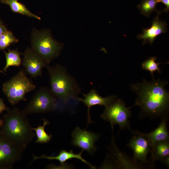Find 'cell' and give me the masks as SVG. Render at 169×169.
Returning <instances> with one entry per match:
<instances>
[{
	"label": "cell",
	"mask_w": 169,
	"mask_h": 169,
	"mask_svg": "<svg viewBox=\"0 0 169 169\" xmlns=\"http://www.w3.org/2000/svg\"><path fill=\"white\" fill-rule=\"evenodd\" d=\"M9 108L5 105L3 100L0 98V114L4 111H7Z\"/></svg>",
	"instance_id": "24"
},
{
	"label": "cell",
	"mask_w": 169,
	"mask_h": 169,
	"mask_svg": "<svg viewBox=\"0 0 169 169\" xmlns=\"http://www.w3.org/2000/svg\"><path fill=\"white\" fill-rule=\"evenodd\" d=\"M153 80H144L141 83L131 85L137 96L135 105L140 107L145 116L161 119L168 118L169 94L165 88L168 83L160 79Z\"/></svg>",
	"instance_id": "1"
},
{
	"label": "cell",
	"mask_w": 169,
	"mask_h": 169,
	"mask_svg": "<svg viewBox=\"0 0 169 169\" xmlns=\"http://www.w3.org/2000/svg\"><path fill=\"white\" fill-rule=\"evenodd\" d=\"M110 150L115 162L114 168L119 169H141L145 167L143 166V164L131 158L117 148L115 143L113 136Z\"/></svg>",
	"instance_id": "12"
},
{
	"label": "cell",
	"mask_w": 169,
	"mask_h": 169,
	"mask_svg": "<svg viewBox=\"0 0 169 169\" xmlns=\"http://www.w3.org/2000/svg\"><path fill=\"white\" fill-rule=\"evenodd\" d=\"M22 64L27 74L36 78L42 75V69L47 64L31 48H28L23 54Z\"/></svg>",
	"instance_id": "11"
},
{
	"label": "cell",
	"mask_w": 169,
	"mask_h": 169,
	"mask_svg": "<svg viewBox=\"0 0 169 169\" xmlns=\"http://www.w3.org/2000/svg\"><path fill=\"white\" fill-rule=\"evenodd\" d=\"M167 118L162 119L158 127L150 132L147 134L142 133L151 147L158 142L169 141V134L167 126Z\"/></svg>",
	"instance_id": "15"
},
{
	"label": "cell",
	"mask_w": 169,
	"mask_h": 169,
	"mask_svg": "<svg viewBox=\"0 0 169 169\" xmlns=\"http://www.w3.org/2000/svg\"><path fill=\"white\" fill-rule=\"evenodd\" d=\"M100 135L92 132L81 129L76 127L72 134L73 139L72 144L75 146L86 151L91 155L97 150L95 143L100 137Z\"/></svg>",
	"instance_id": "10"
},
{
	"label": "cell",
	"mask_w": 169,
	"mask_h": 169,
	"mask_svg": "<svg viewBox=\"0 0 169 169\" xmlns=\"http://www.w3.org/2000/svg\"><path fill=\"white\" fill-rule=\"evenodd\" d=\"M50 78V90L63 105L70 100H78L79 89L74 79L60 65L46 66Z\"/></svg>",
	"instance_id": "3"
},
{
	"label": "cell",
	"mask_w": 169,
	"mask_h": 169,
	"mask_svg": "<svg viewBox=\"0 0 169 169\" xmlns=\"http://www.w3.org/2000/svg\"><path fill=\"white\" fill-rule=\"evenodd\" d=\"M0 1L3 3L8 5L13 12L38 19H40L39 17L31 12L24 5L18 2V0H0Z\"/></svg>",
	"instance_id": "18"
},
{
	"label": "cell",
	"mask_w": 169,
	"mask_h": 169,
	"mask_svg": "<svg viewBox=\"0 0 169 169\" xmlns=\"http://www.w3.org/2000/svg\"><path fill=\"white\" fill-rule=\"evenodd\" d=\"M157 3L156 0H142L138 8L142 14L149 17L155 10Z\"/></svg>",
	"instance_id": "21"
},
{
	"label": "cell",
	"mask_w": 169,
	"mask_h": 169,
	"mask_svg": "<svg viewBox=\"0 0 169 169\" xmlns=\"http://www.w3.org/2000/svg\"></svg>",
	"instance_id": "30"
},
{
	"label": "cell",
	"mask_w": 169,
	"mask_h": 169,
	"mask_svg": "<svg viewBox=\"0 0 169 169\" xmlns=\"http://www.w3.org/2000/svg\"><path fill=\"white\" fill-rule=\"evenodd\" d=\"M156 57H152L143 62L141 64L142 69L150 72L153 79H154L153 75L154 72L157 71L159 73L161 72V70L159 67L161 63H156Z\"/></svg>",
	"instance_id": "22"
},
{
	"label": "cell",
	"mask_w": 169,
	"mask_h": 169,
	"mask_svg": "<svg viewBox=\"0 0 169 169\" xmlns=\"http://www.w3.org/2000/svg\"><path fill=\"white\" fill-rule=\"evenodd\" d=\"M4 123V120L3 119H0V127H1Z\"/></svg>",
	"instance_id": "28"
},
{
	"label": "cell",
	"mask_w": 169,
	"mask_h": 169,
	"mask_svg": "<svg viewBox=\"0 0 169 169\" xmlns=\"http://www.w3.org/2000/svg\"><path fill=\"white\" fill-rule=\"evenodd\" d=\"M7 30L4 26L0 18V36L4 32Z\"/></svg>",
	"instance_id": "26"
},
{
	"label": "cell",
	"mask_w": 169,
	"mask_h": 169,
	"mask_svg": "<svg viewBox=\"0 0 169 169\" xmlns=\"http://www.w3.org/2000/svg\"><path fill=\"white\" fill-rule=\"evenodd\" d=\"M131 131L135 135L131 139L128 146L133 152V160L142 164L148 163L147 156L151 148L150 143L142 133Z\"/></svg>",
	"instance_id": "9"
},
{
	"label": "cell",
	"mask_w": 169,
	"mask_h": 169,
	"mask_svg": "<svg viewBox=\"0 0 169 169\" xmlns=\"http://www.w3.org/2000/svg\"><path fill=\"white\" fill-rule=\"evenodd\" d=\"M31 49L49 64L58 56L63 44L54 40L49 30L34 29L31 38Z\"/></svg>",
	"instance_id": "4"
},
{
	"label": "cell",
	"mask_w": 169,
	"mask_h": 169,
	"mask_svg": "<svg viewBox=\"0 0 169 169\" xmlns=\"http://www.w3.org/2000/svg\"><path fill=\"white\" fill-rule=\"evenodd\" d=\"M163 163H164L168 168L169 167V156L166 157L163 161Z\"/></svg>",
	"instance_id": "27"
},
{
	"label": "cell",
	"mask_w": 169,
	"mask_h": 169,
	"mask_svg": "<svg viewBox=\"0 0 169 169\" xmlns=\"http://www.w3.org/2000/svg\"><path fill=\"white\" fill-rule=\"evenodd\" d=\"M131 115L130 108L127 107L123 100L119 99L105 107L101 117L103 120L110 122L111 125H117L121 129L127 128L131 131L129 122Z\"/></svg>",
	"instance_id": "6"
},
{
	"label": "cell",
	"mask_w": 169,
	"mask_h": 169,
	"mask_svg": "<svg viewBox=\"0 0 169 169\" xmlns=\"http://www.w3.org/2000/svg\"><path fill=\"white\" fill-rule=\"evenodd\" d=\"M166 23L159 19L158 15L153 20L151 26L144 29L142 34L139 35L137 38L143 40V44L153 43L156 38L161 33H166L167 29Z\"/></svg>",
	"instance_id": "14"
},
{
	"label": "cell",
	"mask_w": 169,
	"mask_h": 169,
	"mask_svg": "<svg viewBox=\"0 0 169 169\" xmlns=\"http://www.w3.org/2000/svg\"><path fill=\"white\" fill-rule=\"evenodd\" d=\"M25 148L9 140L0 132V169H12Z\"/></svg>",
	"instance_id": "8"
},
{
	"label": "cell",
	"mask_w": 169,
	"mask_h": 169,
	"mask_svg": "<svg viewBox=\"0 0 169 169\" xmlns=\"http://www.w3.org/2000/svg\"><path fill=\"white\" fill-rule=\"evenodd\" d=\"M26 74L24 69H21L15 76L3 84V92L13 105L21 100L26 101V94L36 88L35 85Z\"/></svg>",
	"instance_id": "5"
},
{
	"label": "cell",
	"mask_w": 169,
	"mask_h": 169,
	"mask_svg": "<svg viewBox=\"0 0 169 169\" xmlns=\"http://www.w3.org/2000/svg\"><path fill=\"white\" fill-rule=\"evenodd\" d=\"M0 73H4L2 71L0 70Z\"/></svg>",
	"instance_id": "29"
},
{
	"label": "cell",
	"mask_w": 169,
	"mask_h": 169,
	"mask_svg": "<svg viewBox=\"0 0 169 169\" xmlns=\"http://www.w3.org/2000/svg\"><path fill=\"white\" fill-rule=\"evenodd\" d=\"M6 57V64L3 71L6 72L8 68L11 66H19L22 64L20 53L17 50H8V52L4 51Z\"/></svg>",
	"instance_id": "19"
},
{
	"label": "cell",
	"mask_w": 169,
	"mask_h": 169,
	"mask_svg": "<svg viewBox=\"0 0 169 169\" xmlns=\"http://www.w3.org/2000/svg\"><path fill=\"white\" fill-rule=\"evenodd\" d=\"M83 151H82L78 154H75L72 150L68 151L65 150H61L59 154L56 156H48L43 155L40 156H37L33 155V161L39 159H46L49 160H55L59 161L61 165L64 164L65 162L73 158H76L80 160L92 169L95 168V167L92 165L89 162L83 159L82 157V154Z\"/></svg>",
	"instance_id": "16"
},
{
	"label": "cell",
	"mask_w": 169,
	"mask_h": 169,
	"mask_svg": "<svg viewBox=\"0 0 169 169\" xmlns=\"http://www.w3.org/2000/svg\"><path fill=\"white\" fill-rule=\"evenodd\" d=\"M157 3L161 2L166 6L165 10V12H167L169 9V0H156Z\"/></svg>",
	"instance_id": "25"
},
{
	"label": "cell",
	"mask_w": 169,
	"mask_h": 169,
	"mask_svg": "<svg viewBox=\"0 0 169 169\" xmlns=\"http://www.w3.org/2000/svg\"><path fill=\"white\" fill-rule=\"evenodd\" d=\"M150 151L152 159L162 162L169 155V141L155 144L151 147Z\"/></svg>",
	"instance_id": "17"
},
{
	"label": "cell",
	"mask_w": 169,
	"mask_h": 169,
	"mask_svg": "<svg viewBox=\"0 0 169 169\" xmlns=\"http://www.w3.org/2000/svg\"><path fill=\"white\" fill-rule=\"evenodd\" d=\"M18 42V39L12 32L7 30L0 36V49H4L11 44Z\"/></svg>",
	"instance_id": "23"
},
{
	"label": "cell",
	"mask_w": 169,
	"mask_h": 169,
	"mask_svg": "<svg viewBox=\"0 0 169 169\" xmlns=\"http://www.w3.org/2000/svg\"><path fill=\"white\" fill-rule=\"evenodd\" d=\"M43 125H39L36 128L32 127V130L35 131L37 137V139L35 141L36 143H47L50 141L53 137L51 134H47L45 131V126L49 124V122L44 118H43Z\"/></svg>",
	"instance_id": "20"
},
{
	"label": "cell",
	"mask_w": 169,
	"mask_h": 169,
	"mask_svg": "<svg viewBox=\"0 0 169 169\" xmlns=\"http://www.w3.org/2000/svg\"><path fill=\"white\" fill-rule=\"evenodd\" d=\"M84 98H80L78 97L79 101L83 102L88 107L87 125L93 123L90 119V109L94 105H100L107 107L112 103L117 98V96L114 95H111L105 98L100 96L95 90H91L87 94H83Z\"/></svg>",
	"instance_id": "13"
},
{
	"label": "cell",
	"mask_w": 169,
	"mask_h": 169,
	"mask_svg": "<svg viewBox=\"0 0 169 169\" xmlns=\"http://www.w3.org/2000/svg\"><path fill=\"white\" fill-rule=\"evenodd\" d=\"M56 100L50 89L42 87L35 93L26 108L22 111L27 115L54 111Z\"/></svg>",
	"instance_id": "7"
},
{
	"label": "cell",
	"mask_w": 169,
	"mask_h": 169,
	"mask_svg": "<svg viewBox=\"0 0 169 169\" xmlns=\"http://www.w3.org/2000/svg\"><path fill=\"white\" fill-rule=\"evenodd\" d=\"M27 115L18 108H9L3 116L0 131L12 142L25 148L35 136Z\"/></svg>",
	"instance_id": "2"
}]
</instances>
